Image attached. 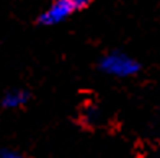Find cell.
I'll list each match as a JSON object with an SVG mask.
<instances>
[{
	"mask_svg": "<svg viewBox=\"0 0 160 158\" xmlns=\"http://www.w3.org/2000/svg\"><path fill=\"white\" fill-rule=\"evenodd\" d=\"M93 0H52V7L49 10L51 18H62L65 15H70L74 12L85 10L87 7L92 5Z\"/></svg>",
	"mask_w": 160,
	"mask_h": 158,
	"instance_id": "6da1fadb",
	"label": "cell"
}]
</instances>
